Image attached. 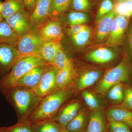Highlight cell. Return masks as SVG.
<instances>
[{
  "label": "cell",
  "mask_w": 132,
  "mask_h": 132,
  "mask_svg": "<svg viewBox=\"0 0 132 132\" xmlns=\"http://www.w3.org/2000/svg\"><path fill=\"white\" fill-rule=\"evenodd\" d=\"M116 15L115 12L113 10L97 20L96 38L97 40L102 41L107 39L111 32L114 19Z\"/></svg>",
  "instance_id": "cell-15"
},
{
  "label": "cell",
  "mask_w": 132,
  "mask_h": 132,
  "mask_svg": "<svg viewBox=\"0 0 132 132\" xmlns=\"http://www.w3.org/2000/svg\"><path fill=\"white\" fill-rule=\"evenodd\" d=\"M131 128L127 125L119 122L108 123V132H131Z\"/></svg>",
  "instance_id": "cell-37"
},
{
  "label": "cell",
  "mask_w": 132,
  "mask_h": 132,
  "mask_svg": "<svg viewBox=\"0 0 132 132\" xmlns=\"http://www.w3.org/2000/svg\"><path fill=\"white\" fill-rule=\"evenodd\" d=\"M21 57L16 47L0 44V75L12 69Z\"/></svg>",
  "instance_id": "cell-10"
},
{
  "label": "cell",
  "mask_w": 132,
  "mask_h": 132,
  "mask_svg": "<svg viewBox=\"0 0 132 132\" xmlns=\"http://www.w3.org/2000/svg\"><path fill=\"white\" fill-rule=\"evenodd\" d=\"M102 73L97 70L84 72L80 75L77 82V88L79 90H84L91 86L97 82L101 77Z\"/></svg>",
  "instance_id": "cell-20"
},
{
  "label": "cell",
  "mask_w": 132,
  "mask_h": 132,
  "mask_svg": "<svg viewBox=\"0 0 132 132\" xmlns=\"http://www.w3.org/2000/svg\"><path fill=\"white\" fill-rule=\"evenodd\" d=\"M87 26L84 24H77L69 26L67 29V33L69 36H72L82 31Z\"/></svg>",
  "instance_id": "cell-38"
},
{
  "label": "cell",
  "mask_w": 132,
  "mask_h": 132,
  "mask_svg": "<svg viewBox=\"0 0 132 132\" xmlns=\"http://www.w3.org/2000/svg\"><path fill=\"white\" fill-rule=\"evenodd\" d=\"M57 71L58 69L55 67L50 65L37 85L31 88L40 98L42 99L59 89L56 81Z\"/></svg>",
  "instance_id": "cell-6"
},
{
  "label": "cell",
  "mask_w": 132,
  "mask_h": 132,
  "mask_svg": "<svg viewBox=\"0 0 132 132\" xmlns=\"http://www.w3.org/2000/svg\"><path fill=\"white\" fill-rule=\"evenodd\" d=\"M47 64L44 60L38 56L22 57L14 64L9 73L1 80L0 89L3 92L9 89L16 81L33 69Z\"/></svg>",
  "instance_id": "cell-4"
},
{
  "label": "cell",
  "mask_w": 132,
  "mask_h": 132,
  "mask_svg": "<svg viewBox=\"0 0 132 132\" xmlns=\"http://www.w3.org/2000/svg\"><path fill=\"white\" fill-rule=\"evenodd\" d=\"M108 123L119 122L132 129V111L121 106L108 109L105 113Z\"/></svg>",
  "instance_id": "cell-13"
},
{
  "label": "cell",
  "mask_w": 132,
  "mask_h": 132,
  "mask_svg": "<svg viewBox=\"0 0 132 132\" xmlns=\"http://www.w3.org/2000/svg\"><path fill=\"white\" fill-rule=\"evenodd\" d=\"M26 9L31 14L35 7L36 0H22Z\"/></svg>",
  "instance_id": "cell-39"
},
{
  "label": "cell",
  "mask_w": 132,
  "mask_h": 132,
  "mask_svg": "<svg viewBox=\"0 0 132 132\" xmlns=\"http://www.w3.org/2000/svg\"><path fill=\"white\" fill-rule=\"evenodd\" d=\"M108 123L101 109L93 110L89 116L86 132H108Z\"/></svg>",
  "instance_id": "cell-14"
},
{
  "label": "cell",
  "mask_w": 132,
  "mask_h": 132,
  "mask_svg": "<svg viewBox=\"0 0 132 132\" xmlns=\"http://www.w3.org/2000/svg\"><path fill=\"white\" fill-rule=\"evenodd\" d=\"M72 93L68 88L59 89L44 97L26 121L34 125L54 120L59 109L71 97Z\"/></svg>",
  "instance_id": "cell-1"
},
{
  "label": "cell",
  "mask_w": 132,
  "mask_h": 132,
  "mask_svg": "<svg viewBox=\"0 0 132 132\" xmlns=\"http://www.w3.org/2000/svg\"><path fill=\"white\" fill-rule=\"evenodd\" d=\"M60 132H72L71 131H68L66 129V128H64V129H62L61 131ZM83 132H86V131Z\"/></svg>",
  "instance_id": "cell-40"
},
{
  "label": "cell",
  "mask_w": 132,
  "mask_h": 132,
  "mask_svg": "<svg viewBox=\"0 0 132 132\" xmlns=\"http://www.w3.org/2000/svg\"><path fill=\"white\" fill-rule=\"evenodd\" d=\"M81 107L79 102H72L65 107L54 120L60 125L62 129L65 128L68 124L78 114Z\"/></svg>",
  "instance_id": "cell-16"
},
{
  "label": "cell",
  "mask_w": 132,
  "mask_h": 132,
  "mask_svg": "<svg viewBox=\"0 0 132 132\" xmlns=\"http://www.w3.org/2000/svg\"><path fill=\"white\" fill-rule=\"evenodd\" d=\"M30 15V13L25 9L9 16L5 20L20 37L31 28Z\"/></svg>",
  "instance_id": "cell-9"
},
{
  "label": "cell",
  "mask_w": 132,
  "mask_h": 132,
  "mask_svg": "<svg viewBox=\"0 0 132 132\" xmlns=\"http://www.w3.org/2000/svg\"><path fill=\"white\" fill-rule=\"evenodd\" d=\"M19 38L5 20L0 23V44H6L16 47Z\"/></svg>",
  "instance_id": "cell-18"
},
{
  "label": "cell",
  "mask_w": 132,
  "mask_h": 132,
  "mask_svg": "<svg viewBox=\"0 0 132 132\" xmlns=\"http://www.w3.org/2000/svg\"><path fill=\"white\" fill-rule=\"evenodd\" d=\"M88 14L85 12L72 11L66 14V19L69 26L77 24H83L89 20Z\"/></svg>",
  "instance_id": "cell-30"
},
{
  "label": "cell",
  "mask_w": 132,
  "mask_h": 132,
  "mask_svg": "<svg viewBox=\"0 0 132 132\" xmlns=\"http://www.w3.org/2000/svg\"><path fill=\"white\" fill-rule=\"evenodd\" d=\"M114 4L112 0L102 1L97 12L96 19L98 20L113 10Z\"/></svg>",
  "instance_id": "cell-34"
},
{
  "label": "cell",
  "mask_w": 132,
  "mask_h": 132,
  "mask_svg": "<svg viewBox=\"0 0 132 132\" xmlns=\"http://www.w3.org/2000/svg\"><path fill=\"white\" fill-rule=\"evenodd\" d=\"M125 84L118 83L114 85L108 90L106 93L109 100L116 104H121L124 100Z\"/></svg>",
  "instance_id": "cell-26"
},
{
  "label": "cell",
  "mask_w": 132,
  "mask_h": 132,
  "mask_svg": "<svg viewBox=\"0 0 132 132\" xmlns=\"http://www.w3.org/2000/svg\"><path fill=\"white\" fill-rule=\"evenodd\" d=\"M132 81V62L124 57L118 65L107 71L97 85L96 92L104 95L114 85L130 84Z\"/></svg>",
  "instance_id": "cell-3"
},
{
  "label": "cell",
  "mask_w": 132,
  "mask_h": 132,
  "mask_svg": "<svg viewBox=\"0 0 132 132\" xmlns=\"http://www.w3.org/2000/svg\"><path fill=\"white\" fill-rule=\"evenodd\" d=\"M92 33V29L87 26L82 31L71 36V40L76 46H83L90 40Z\"/></svg>",
  "instance_id": "cell-29"
},
{
  "label": "cell",
  "mask_w": 132,
  "mask_h": 132,
  "mask_svg": "<svg viewBox=\"0 0 132 132\" xmlns=\"http://www.w3.org/2000/svg\"><path fill=\"white\" fill-rule=\"evenodd\" d=\"M2 92L16 110L19 122L27 120L42 99L27 88H12Z\"/></svg>",
  "instance_id": "cell-2"
},
{
  "label": "cell",
  "mask_w": 132,
  "mask_h": 132,
  "mask_svg": "<svg viewBox=\"0 0 132 132\" xmlns=\"http://www.w3.org/2000/svg\"><path fill=\"white\" fill-rule=\"evenodd\" d=\"M72 0H52L49 10V18H57L69 8Z\"/></svg>",
  "instance_id": "cell-24"
},
{
  "label": "cell",
  "mask_w": 132,
  "mask_h": 132,
  "mask_svg": "<svg viewBox=\"0 0 132 132\" xmlns=\"http://www.w3.org/2000/svg\"><path fill=\"white\" fill-rule=\"evenodd\" d=\"M90 0H72L70 7L76 11L83 12L89 10L91 7Z\"/></svg>",
  "instance_id": "cell-35"
},
{
  "label": "cell",
  "mask_w": 132,
  "mask_h": 132,
  "mask_svg": "<svg viewBox=\"0 0 132 132\" xmlns=\"http://www.w3.org/2000/svg\"><path fill=\"white\" fill-rule=\"evenodd\" d=\"M60 41L44 42L38 54V57L48 64L53 65L56 52Z\"/></svg>",
  "instance_id": "cell-19"
},
{
  "label": "cell",
  "mask_w": 132,
  "mask_h": 132,
  "mask_svg": "<svg viewBox=\"0 0 132 132\" xmlns=\"http://www.w3.org/2000/svg\"><path fill=\"white\" fill-rule=\"evenodd\" d=\"M82 96L85 103L93 111L101 109V103L95 95L88 91H84L82 93Z\"/></svg>",
  "instance_id": "cell-32"
},
{
  "label": "cell",
  "mask_w": 132,
  "mask_h": 132,
  "mask_svg": "<svg viewBox=\"0 0 132 132\" xmlns=\"http://www.w3.org/2000/svg\"><path fill=\"white\" fill-rule=\"evenodd\" d=\"M44 42L60 41L63 32L56 18H49L36 28Z\"/></svg>",
  "instance_id": "cell-8"
},
{
  "label": "cell",
  "mask_w": 132,
  "mask_h": 132,
  "mask_svg": "<svg viewBox=\"0 0 132 132\" xmlns=\"http://www.w3.org/2000/svg\"><path fill=\"white\" fill-rule=\"evenodd\" d=\"M53 65L58 69H68L75 73L73 65L64 53L61 43L58 47Z\"/></svg>",
  "instance_id": "cell-23"
},
{
  "label": "cell",
  "mask_w": 132,
  "mask_h": 132,
  "mask_svg": "<svg viewBox=\"0 0 132 132\" xmlns=\"http://www.w3.org/2000/svg\"><path fill=\"white\" fill-rule=\"evenodd\" d=\"M50 65L44 64L33 69L16 81L10 88L15 87L32 88L35 87Z\"/></svg>",
  "instance_id": "cell-11"
},
{
  "label": "cell",
  "mask_w": 132,
  "mask_h": 132,
  "mask_svg": "<svg viewBox=\"0 0 132 132\" xmlns=\"http://www.w3.org/2000/svg\"><path fill=\"white\" fill-rule=\"evenodd\" d=\"M33 132H60L62 128L54 120L32 125Z\"/></svg>",
  "instance_id": "cell-27"
},
{
  "label": "cell",
  "mask_w": 132,
  "mask_h": 132,
  "mask_svg": "<svg viewBox=\"0 0 132 132\" xmlns=\"http://www.w3.org/2000/svg\"><path fill=\"white\" fill-rule=\"evenodd\" d=\"M26 9L22 0H6L2 3L1 14L5 19L14 14Z\"/></svg>",
  "instance_id": "cell-22"
},
{
  "label": "cell",
  "mask_w": 132,
  "mask_h": 132,
  "mask_svg": "<svg viewBox=\"0 0 132 132\" xmlns=\"http://www.w3.org/2000/svg\"><path fill=\"white\" fill-rule=\"evenodd\" d=\"M2 10V3L0 2V14H1Z\"/></svg>",
  "instance_id": "cell-42"
},
{
  "label": "cell",
  "mask_w": 132,
  "mask_h": 132,
  "mask_svg": "<svg viewBox=\"0 0 132 132\" xmlns=\"http://www.w3.org/2000/svg\"><path fill=\"white\" fill-rule=\"evenodd\" d=\"M52 0H39L30 15L31 28H36L49 18V10Z\"/></svg>",
  "instance_id": "cell-12"
},
{
  "label": "cell",
  "mask_w": 132,
  "mask_h": 132,
  "mask_svg": "<svg viewBox=\"0 0 132 132\" xmlns=\"http://www.w3.org/2000/svg\"><path fill=\"white\" fill-rule=\"evenodd\" d=\"M131 83H132V82H131Z\"/></svg>",
  "instance_id": "cell-46"
},
{
  "label": "cell",
  "mask_w": 132,
  "mask_h": 132,
  "mask_svg": "<svg viewBox=\"0 0 132 132\" xmlns=\"http://www.w3.org/2000/svg\"><path fill=\"white\" fill-rule=\"evenodd\" d=\"M3 19H3V17L1 14H0V23H1L2 21H3Z\"/></svg>",
  "instance_id": "cell-41"
},
{
  "label": "cell",
  "mask_w": 132,
  "mask_h": 132,
  "mask_svg": "<svg viewBox=\"0 0 132 132\" xmlns=\"http://www.w3.org/2000/svg\"><path fill=\"white\" fill-rule=\"evenodd\" d=\"M117 53L105 47H100L87 54L86 59L89 61L99 64L108 63L116 58Z\"/></svg>",
  "instance_id": "cell-17"
},
{
  "label": "cell",
  "mask_w": 132,
  "mask_h": 132,
  "mask_svg": "<svg viewBox=\"0 0 132 132\" xmlns=\"http://www.w3.org/2000/svg\"><path fill=\"white\" fill-rule=\"evenodd\" d=\"M113 10L116 14L130 19L132 16V0L116 1L114 4Z\"/></svg>",
  "instance_id": "cell-28"
},
{
  "label": "cell",
  "mask_w": 132,
  "mask_h": 132,
  "mask_svg": "<svg viewBox=\"0 0 132 132\" xmlns=\"http://www.w3.org/2000/svg\"><path fill=\"white\" fill-rule=\"evenodd\" d=\"M116 1H124V0H116Z\"/></svg>",
  "instance_id": "cell-43"
},
{
  "label": "cell",
  "mask_w": 132,
  "mask_h": 132,
  "mask_svg": "<svg viewBox=\"0 0 132 132\" xmlns=\"http://www.w3.org/2000/svg\"><path fill=\"white\" fill-rule=\"evenodd\" d=\"M44 42L37 29L32 28L20 37L16 48L21 58L27 56H38Z\"/></svg>",
  "instance_id": "cell-5"
},
{
  "label": "cell",
  "mask_w": 132,
  "mask_h": 132,
  "mask_svg": "<svg viewBox=\"0 0 132 132\" xmlns=\"http://www.w3.org/2000/svg\"><path fill=\"white\" fill-rule=\"evenodd\" d=\"M89 118L86 111H81L68 124L65 128L72 132H83L86 131Z\"/></svg>",
  "instance_id": "cell-21"
},
{
  "label": "cell",
  "mask_w": 132,
  "mask_h": 132,
  "mask_svg": "<svg viewBox=\"0 0 132 132\" xmlns=\"http://www.w3.org/2000/svg\"><path fill=\"white\" fill-rule=\"evenodd\" d=\"M129 20L122 15H116L111 32L107 39V46L117 47L123 44L129 26Z\"/></svg>",
  "instance_id": "cell-7"
},
{
  "label": "cell",
  "mask_w": 132,
  "mask_h": 132,
  "mask_svg": "<svg viewBox=\"0 0 132 132\" xmlns=\"http://www.w3.org/2000/svg\"><path fill=\"white\" fill-rule=\"evenodd\" d=\"M0 128L2 132H33L32 125L27 121L18 122L10 126Z\"/></svg>",
  "instance_id": "cell-31"
},
{
  "label": "cell",
  "mask_w": 132,
  "mask_h": 132,
  "mask_svg": "<svg viewBox=\"0 0 132 132\" xmlns=\"http://www.w3.org/2000/svg\"><path fill=\"white\" fill-rule=\"evenodd\" d=\"M125 42V56L132 62V21L129 25L123 43Z\"/></svg>",
  "instance_id": "cell-33"
},
{
  "label": "cell",
  "mask_w": 132,
  "mask_h": 132,
  "mask_svg": "<svg viewBox=\"0 0 132 132\" xmlns=\"http://www.w3.org/2000/svg\"><path fill=\"white\" fill-rule=\"evenodd\" d=\"M129 84L125 86V96L120 106L132 111V85Z\"/></svg>",
  "instance_id": "cell-36"
},
{
  "label": "cell",
  "mask_w": 132,
  "mask_h": 132,
  "mask_svg": "<svg viewBox=\"0 0 132 132\" xmlns=\"http://www.w3.org/2000/svg\"><path fill=\"white\" fill-rule=\"evenodd\" d=\"M75 73L68 69H58L56 75V84L58 89L68 88L73 79Z\"/></svg>",
  "instance_id": "cell-25"
},
{
  "label": "cell",
  "mask_w": 132,
  "mask_h": 132,
  "mask_svg": "<svg viewBox=\"0 0 132 132\" xmlns=\"http://www.w3.org/2000/svg\"><path fill=\"white\" fill-rule=\"evenodd\" d=\"M38 1H39V0H36V3Z\"/></svg>",
  "instance_id": "cell-44"
},
{
  "label": "cell",
  "mask_w": 132,
  "mask_h": 132,
  "mask_svg": "<svg viewBox=\"0 0 132 132\" xmlns=\"http://www.w3.org/2000/svg\"><path fill=\"white\" fill-rule=\"evenodd\" d=\"M0 132H2V131L1 130V128H0Z\"/></svg>",
  "instance_id": "cell-45"
}]
</instances>
